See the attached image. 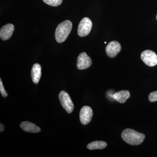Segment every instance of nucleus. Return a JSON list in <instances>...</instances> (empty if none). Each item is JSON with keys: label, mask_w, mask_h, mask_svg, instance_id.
<instances>
[{"label": "nucleus", "mask_w": 157, "mask_h": 157, "mask_svg": "<svg viewBox=\"0 0 157 157\" xmlns=\"http://www.w3.org/2000/svg\"><path fill=\"white\" fill-rule=\"evenodd\" d=\"M121 137L123 140L128 144L138 145L143 143L145 135L133 129L127 128L122 132Z\"/></svg>", "instance_id": "1"}, {"label": "nucleus", "mask_w": 157, "mask_h": 157, "mask_svg": "<svg viewBox=\"0 0 157 157\" xmlns=\"http://www.w3.org/2000/svg\"><path fill=\"white\" fill-rule=\"evenodd\" d=\"M72 29V23L70 21H63L58 25L55 32V38L57 42L62 43L69 36Z\"/></svg>", "instance_id": "2"}, {"label": "nucleus", "mask_w": 157, "mask_h": 157, "mask_svg": "<svg viewBox=\"0 0 157 157\" xmlns=\"http://www.w3.org/2000/svg\"><path fill=\"white\" fill-rule=\"evenodd\" d=\"M59 98L62 106L66 111L68 113L73 112L74 104L69 94L64 91H62L59 94Z\"/></svg>", "instance_id": "3"}, {"label": "nucleus", "mask_w": 157, "mask_h": 157, "mask_svg": "<svg viewBox=\"0 0 157 157\" xmlns=\"http://www.w3.org/2000/svg\"><path fill=\"white\" fill-rule=\"evenodd\" d=\"M92 22L88 17H84L79 22L78 27V34L80 37H84L90 33L92 28Z\"/></svg>", "instance_id": "4"}, {"label": "nucleus", "mask_w": 157, "mask_h": 157, "mask_svg": "<svg viewBox=\"0 0 157 157\" xmlns=\"http://www.w3.org/2000/svg\"><path fill=\"white\" fill-rule=\"evenodd\" d=\"M140 57L144 63L149 67H154L157 65V55L152 51H144L141 53Z\"/></svg>", "instance_id": "5"}, {"label": "nucleus", "mask_w": 157, "mask_h": 157, "mask_svg": "<svg viewBox=\"0 0 157 157\" xmlns=\"http://www.w3.org/2000/svg\"><path fill=\"white\" fill-rule=\"evenodd\" d=\"M93 116L92 109L89 106H84L81 108L79 113V119L81 124L86 125L91 121Z\"/></svg>", "instance_id": "6"}, {"label": "nucleus", "mask_w": 157, "mask_h": 157, "mask_svg": "<svg viewBox=\"0 0 157 157\" xmlns=\"http://www.w3.org/2000/svg\"><path fill=\"white\" fill-rule=\"evenodd\" d=\"M92 60L86 52L79 55L77 60V67L78 70L87 69L92 65Z\"/></svg>", "instance_id": "7"}, {"label": "nucleus", "mask_w": 157, "mask_h": 157, "mask_svg": "<svg viewBox=\"0 0 157 157\" xmlns=\"http://www.w3.org/2000/svg\"><path fill=\"white\" fill-rule=\"evenodd\" d=\"M121 47L120 44L117 41L109 42L106 48L107 54L109 57L114 58L120 52Z\"/></svg>", "instance_id": "8"}, {"label": "nucleus", "mask_w": 157, "mask_h": 157, "mask_svg": "<svg viewBox=\"0 0 157 157\" xmlns=\"http://www.w3.org/2000/svg\"><path fill=\"white\" fill-rule=\"evenodd\" d=\"M14 29V26L11 24L3 26L0 30V38L3 41L8 40L12 36Z\"/></svg>", "instance_id": "9"}, {"label": "nucleus", "mask_w": 157, "mask_h": 157, "mask_svg": "<svg viewBox=\"0 0 157 157\" xmlns=\"http://www.w3.org/2000/svg\"><path fill=\"white\" fill-rule=\"evenodd\" d=\"M41 66L39 64L36 63L33 66L31 71V76L33 82L35 84H37L39 82L41 78L42 72H41Z\"/></svg>", "instance_id": "10"}, {"label": "nucleus", "mask_w": 157, "mask_h": 157, "mask_svg": "<svg viewBox=\"0 0 157 157\" xmlns=\"http://www.w3.org/2000/svg\"><path fill=\"white\" fill-rule=\"evenodd\" d=\"M20 127L25 132L30 133H39L41 129L35 124L28 121H24L20 124Z\"/></svg>", "instance_id": "11"}, {"label": "nucleus", "mask_w": 157, "mask_h": 157, "mask_svg": "<svg viewBox=\"0 0 157 157\" xmlns=\"http://www.w3.org/2000/svg\"><path fill=\"white\" fill-rule=\"evenodd\" d=\"M130 97V92L125 90L115 93L112 96V98L114 100L121 104L124 103Z\"/></svg>", "instance_id": "12"}, {"label": "nucleus", "mask_w": 157, "mask_h": 157, "mask_svg": "<svg viewBox=\"0 0 157 157\" xmlns=\"http://www.w3.org/2000/svg\"><path fill=\"white\" fill-rule=\"evenodd\" d=\"M107 146V144L104 141H94L91 142L88 144L87 148L88 149L96 150L103 149Z\"/></svg>", "instance_id": "13"}, {"label": "nucleus", "mask_w": 157, "mask_h": 157, "mask_svg": "<svg viewBox=\"0 0 157 157\" xmlns=\"http://www.w3.org/2000/svg\"><path fill=\"white\" fill-rule=\"evenodd\" d=\"M43 1L47 5L53 7L59 6L63 2V0H43Z\"/></svg>", "instance_id": "14"}, {"label": "nucleus", "mask_w": 157, "mask_h": 157, "mask_svg": "<svg viewBox=\"0 0 157 157\" xmlns=\"http://www.w3.org/2000/svg\"><path fill=\"white\" fill-rule=\"evenodd\" d=\"M148 100L150 102H155L157 101V90L151 93L148 96Z\"/></svg>", "instance_id": "15"}, {"label": "nucleus", "mask_w": 157, "mask_h": 157, "mask_svg": "<svg viewBox=\"0 0 157 157\" xmlns=\"http://www.w3.org/2000/svg\"><path fill=\"white\" fill-rule=\"evenodd\" d=\"M0 92L2 96L4 98H6L8 96V94L4 88V86H3L2 82V79H0Z\"/></svg>", "instance_id": "16"}, {"label": "nucleus", "mask_w": 157, "mask_h": 157, "mask_svg": "<svg viewBox=\"0 0 157 157\" xmlns=\"http://www.w3.org/2000/svg\"><path fill=\"white\" fill-rule=\"evenodd\" d=\"M0 125H1V127H0V132H3L4 130H5V127H4L2 124H1Z\"/></svg>", "instance_id": "17"}, {"label": "nucleus", "mask_w": 157, "mask_h": 157, "mask_svg": "<svg viewBox=\"0 0 157 157\" xmlns=\"http://www.w3.org/2000/svg\"><path fill=\"white\" fill-rule=\"evenodd\" d=\"M156 19H157V16H156Z\"/></svg>", "instance_id": "18"}]
</instances>
